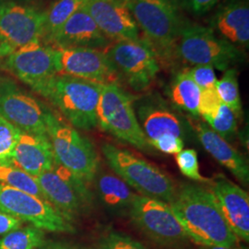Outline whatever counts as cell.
Here are the masks:
<instances>
[{
  "label": "cell",
  "instance_id": "cell-18",
  "mask_svg": "<svg viewBox=\"0 0 249 249\" xmlns=\"http://www.w3.org/2000/svg\"><path fill=\"white\" fill-rule=\"evenodd\" d=\"M139 123L151 144L162 136L184 138L186 124L183 118L158 95H149L138 103Z\"/></svg>",
  "mask_w": 249,
  "mask_h": 249
},
{
  "label": "cell",
  "instance_id": "cell-1",
  "mask_svg": "<svg viewBox=\"0 0 249 249\" xmlns=\"http://www.w3.org/2000/svg\"><path fill=\"white\" fill-rule=\"evenodd\" d=\"M189 239L203 247H234L238 238L223 218L213 193L207 187L184 184L169 203Z\"/></svg>",
  "mask_w": 249,
  "mask_h": 249
},
{
  "label": "cell",
  "instance_id": "cell-21",
  "mask_svg": "<svg viewBox=\"0 0 249 249\" xmlns=\"http://www.w3.org/2000/svg\"><path fill=\"white\" fill-rule=\"evenodd\" d=\"M213 31L237 47L249 45V5L248 0H228L211 19Z\"/></svg>",
  "mask_w": 249,
  "mask_h": 249
},
{
  "label": "cell",
  "instance_id": "cell-3",
  "mask_svg": "<svg viewBox=\"0 0 249 249\" xmlns=\"http://www.w3.org/2000/svg\"><path fill=\"white\" fill-rule=\"evenodd\" d=\"M103 85L55 74L36 89L53 105L74 128L91 130L97 126V107Z\"/></svg>",
  "mask_w": 249,
  "mask_h": 249
},
{
  "label": "cell",
  "instance_id": "cell-17",
  "mask_svg": "<svg viewBox=\"0 0 249 249\" xmlns=\"http://www.w3.org/2000/svg\"><path fill=\"white\" fill-rule=\"evenodd\" d=\"M228 226L235 236L249 241V196L239 186L219 176L210 180V188Z\"/></svg>",
  "mask_w": 249,
  "mask_h": 249
},
{
  "label": "cell",
  "instance_id": "cell-34",
  "mask_svg": "<svg viewBox=\"0 0 249 249\" xmlns=\"http://www.w3.org/2000/svg\"><path fill=\"white\" fill-rule=\"evenodd\" d=\"M222 101L215 88L201 90V95L198 105V116L206 120L211 117L218 110Z\"/></svg>",
  "mask_w": 249,
  "mask_h": 249
},
{
  "label": "cell",
  "instance_id": "cell-19",
  "mask_svg": "<svg viewBox=\"0 0 249 249\" xmlns=\"http://www.w3.org/2000/svg\"><path fill=\"white\" fill-rule=\"evenodd\" d=\"M112 43L83 7L63 24L48 45L53 48L86 47L106 50Z\"/></svg>",
  "mask_w": 249,
  "mask_h": 249
},
{
  "label": "cell",
  "instance_id": "cell-11",
  "mask_svg": "<svg viewBox=\"0 0 249 249\" xmlns=\"http://www.w3.org/2000/svg\"><path fill=\"white\" fill-rule=\"evenodd\" d=\"M0 211L43 231L71 233L72 223L47 200L12 187L0 186Z\"/></svg>",
  "mask_w": 249,
  "mask_h": 249
},
{
  "label": "cell",
  "instance_id": "cell-6",
  "mask_svg": "<svg viewBox=\"0 0 249 249\" xmlns=\"http://www.w3.org/2000/svg\"><path fill=\"white\" fill-rule=\"evenodd\" d=\"M96 115L97 125L104 131L141 151H151L135 114L133 100L119 85H103Z\"/></svg>",
  "mask_w": 249,
  "mask_h": 249
},
{
  "label": "cell",
  "instance_id": "cell-8",
  "mask_svg": "<svg viewBox=\"0 0 249 249\" xmlns=\"http://www.w3.org/2000/svg\"><path fill=\"white\" fill-rule=\"evenodd\" d=\"M127 212L134 225L158 245L178 249L190 241L169 204L164 201L135 194Z\"/></svg>",
  "mask_w": 249,
  "mask_h": 249
},
{
  "label": "cell",
  "instance_id": "cell-29",
  "mask_svg": "<svg viewBox=\"0 0 249 249\" xmlns=\"http://www.w3.org/2000/svg\"><path fill=\"white\" fill-rule=\"evenodd\" d=\"M214 132L224 140L231 139L237 128V116L231 108L221 104L213 116L205 120Z\"/></svg>",
  "mask_w": 249,
  "mask_h": 249
},
{
  "label": "cell",
  "instance_id": "cell-2",
  "mask_svg": "<svg viewBox=\"0 0 249 249\" xmlns=\"http://www.w3.org/2000/svg\"><path fill=\"white\" fill-rule=\"evenodd\" d=\"M127 6L159 63L173 65L178 59L179 39L189 22L179 0H127Z\"/></svg>",
  "mask_w": 249,
  "mask_h": 249
},
{
  "label": "cell",
  "instance_id": "cell-9",
  "mask_svg": "<svg viewBox=\"0 0 249 249\" xmlns=\"http://www.w3.org/2000/svg\"><path fill=\"white\" fill-rule=\"evenodd\" d=\"M121 80L136 91L148 89L160 71V63L144 38L114 42L104 50Z\"/></svg>",
  "mask_w": 249,
  "mask_h": 249
},
{
  "label": "cell",
  "instance_id": "cell-38",
  "mask_svg": "<svg viewBox=\"0 0 249 249\" xmlns=\"http://www.w3.org/2000/svg\"><path fill=\"white\" fill-rule=\"evenodd\" d=\"M39 249H89L61 242H45Z\"/></svg>",
  "mask_w": 249,
  "mask_h": 249
},
{
  "label": "cell",
  "instance_id": "cell-30",
  "mask_svg": "<svg viewBox=\"0 0 249 249\" xmlns=\"http://www.w3.org/2000/svg\"><path fill=\"white\" fill-rule=\"evenodd\" d=\"M176 160L180 172L187 178L196 182H210V179L204 178L199 173L197 153L193 149L182 150L176 154Z\"/></svg>",
  "mask_w": 249,
  "mask_h": 249
},
{
  "label": "cell",
  "instance_id": "cell-36",
  "mask_svg": "<svg viewBox=\"0 0 249 249\" xmlns=\"http://www.w3.org/2000/svg\"><path fill=\"white\" fill-rule=\"evenodd\" d=\"M219 0H179L181 8L193 15L201 16L209 12Z\"/></svg>",
  "mask_w": 249,
  "mask_h": 249
},
{
  "label": "cell",
  "instance_id": "cell-41",
  "mask_svg": "<svg viewBox=\"0 0 249 249\" xmlns=\"http://www.w3.org/2000/svg\"><path fill=\"white\" fill-rule=\"evenodd\" d=\"M0 68H1V61H0Z\"/></svg>",
  "mask_w": 249,
  "mask_h": 249
},
{
  "label": "cell",
  "instance_id": "cell-27",
  "mask_svg": "<svg viewBox=\"0 0 249 249\" xmlns=\"http://www.w3.org/2000/svg\"><path fill=\"white\" fill-rule=\"evenodd\" d=\"M45 243V231L29 225L5 233L0 238V249H39Z\"/></svg>",
  "mask_w": 249,
  "mask_h": 249
},
{
  "label": "cell",
  "instance_id": "cell-10",
  "mask_svg": "<svg viewBox=\"0 0 249 249\" xmlns=\"http://www.w3.org/2000/svg\"><path fill=\"white\" fill-rule=\"evenodd\" d=\"M36 179L45 200L71 223L91 205L92 196L88 184L56 163Z\"/></svg>",
  "mask_w": 249,
  "mask_h": 249
},
{
  "label": "cell",
  "instance_id": "cell-4",
  "mask_svg": "<svg viewBox=\"0 0 249 249\" xmlns=\"http://www.w3.org/2000/svg\"><path fill=\"white\" fill-rule=\"evenodd\" d=\"M45 123L54 162L90 183L98 171L97 151L89 140L47 108Z\"/></svg>",
  "mask_w": 249,
  "mask_h": 249
},
{
  "label": "cell",
  "instance_id": "cell-23",
  "mask_svg": "<svg viewBox=\"0 0 249 249\" xmlns=\"http://www.w3.org/2000/svg\"><path fill=\"white\" fill-rule=\"evenodd\" d=\"M95 178L97 193L105 206L113 212L128 211L135 196L129 186L121 178L109 173H101Z\"/></svg>",
  "mask_w": 249,
  "mask_h": 249
},
{
  "label": "cell",
  "instance_id": "cell-28",
  "mask_svg": "<svg viewBox=\"0 0 249 249\" xmlns=\"http://www.w3.org/2000/svg\"><path fill=\"white\" fill-rule=\"evenodd\" d=\"M215 89L222 103L231 108L236 114V116H238L242 111V103L237 79V71L231 68L225 71L223 78L220 80H217Z\"/></svg>",
  "mask_w": 249,
  "mask_h": 249
},
{
  "label": "cell",
  "instance_id": "cell-7",
  "mask_svg": "<svg viewBox=\"0 0 249 249\" xmlns=\"http://www.w3.org/2000/svg\"><path fill=\"white\" fill-rule=\"evenodd\" d=\"M177 54L190 65H210L222 71L245 58L239 47L216 36L213 29L190 22L182 32Z\"/></svg>",
  "mask_w": 249,
  "mask_h": 249
},
{
  "label": "cell",
  "instance_id": "cell-16",
  "mask_svg": "<svg viewBox=\"0 0 249 249\" xmlns=\"http://www.w3.org/2000/svg\"><path fill=\"white\" fill-rule=\"evenodd\" d=\"M84 8L111 42L140 38L127 0H88Z\"/></svg>",
  "mask_w": 249,
  "mask_h": 249
},
{
  "label": "cell",
  "instance_id": "cell-35",
  "mask_svg": "<svg viewBox=\"0 0 249 249\" xmlns=\"http://www.w3.org/2000/svg\"><path fill=\"white\" fill-rule=\"evenodd\" d=\"M151 146L166 154H178L184 149V141L177 136L166 135L151 142Z\"/></svg>",
  "mask_w": 249,
  "mask_h": 249
},
{
  "label": "cell",
  "instance_id": "cell-39",
  "mask_svg": "<svg viewBox=\"0 0 249 249\" xmlns=\"http://www.w3.org/2000/svg\"><path fill=\"white\" fill-rule=\"evenodd\" d=\"M204 249H245L240 248L239 246H234V247H219V246H215V247H204Z\"/></svg>",
  "mask_w": 249,
  "mask_h": 249
},
{
  "label": "cell",
  "instance_id": "cell-15",
  "mask_svg": "<svg viewBox=\"0 0 249 249\" xmlns=\"http://www.w3.org/2000/svg\"><path fill=\"white\" fill-rule=\"evenodd\" d=\"M1 68L10 72L32 89L56 74L53 49L42 41L19 48L3 59Z\"/></svg>",
  "mask_w": 249,
  "mask_h": 249
},
{
  "label": "cell",
  "instance_id": "cell-22",
  "mask_svg": "<svg viewBox=\"0 0 249 249\" xmlns=\"http://www.w3.org/2000/svg\"><path fill=\"white\" fill-rule=\"evenodd\" d=\"M194 129L198 141L206 151L215 160L240 181L248 185L249 182V166L247 160L226 140L220 137L204 123H196Z\"/></svg>",
  "mask_w": 249,
  "mask_h": 249
},
{
  "label": "cell",
  "instance_id": "cell-31",
  "mask_svg": "<svg viewBox=\"0 0 249 249\" xmlns=\"http://www.w3.org/2000/svg\"><path fill=\"white\" fill-rule=\"evenodd\" d=\"M18 132L19 129L0 115V160H10L18 142Z\"/></svg>",
  "mask_w": 249,
  "mask_h": 249
},
{
  "label": "cell",
  "instance_id": "cell-32",
  "mask_svg": "<svg viewBox=\"0 0 249 249\" xmlns=\"http://www.w3.org/2000/svg\"><path fill=\"white\" fill-rule=\"evenodd\" d=\"M100 249H149L123 233L111 231L103 239Z\"/></svg>",
  "mask_w": 249,
  "mask_h": 249
},
{
  "label": "cell",
  "instance_id": "cell-5",
  "mask_svg": "<svg viewBox=\"0 0 249 249\" xmlns=\"http://www.w3.org/2000/svg\"><path fill=\"white\" fill-rule=\"evenodd\" d=\"M107 164L128 186L142 196L159 199L169 204L177 192L174 181L161 170L132 152L110 143L102 146Z\"/></svg>",
  "mask_w": 249,
  "mask_h": 249
},
{
  "label": "cell",
  "instance_id": "cell-20",
  "mask_svg": "<svg viewBox=\"0 0 249 249\" xmlns=\"http://www.w3.org/2000/svg\"><path fill=\"white\" fill-rule=\"evenodd\" d=\"M10 160L34 178L52 169L55 163L48 136L22 130L18 132Z\"/></svg>",
  "mask_w": 249,
  "mask_h": 249
},
{
  "label": "cell",
  "instance_id": "cell-26",
  "mask_svg": "<svg viewBox=\"0 0 249 249\" xmlns=\"http://www.w3.org/2000/svg\"><path fill=\"white\" fill-rule=\"evenodd\" d=\"M0 186L16 188L45 199L36 178L10 160H0Z\"/></svg>",
  "mask_w": 249,
  "mask_h": 249
},
{
  "label": "cell",
  "instance_id": "cell-24",
  "mask_svg": "<svg viewBox=\"0 0 249 249\" xmlns=\"http://www.w3.org/2000/svg\"><path fill=\"white\" fill-rule=\"evenodd\" d=\"M201 89L192 80L188 70L178 72L171 83L169 96L172 103L191 116H198V105Z\"/></svg>",
  "mask_w": 249,
  "mask_h": 249
},
{
  "label": "cell",
  "instance_id": "cell-25",
  "mask_svg": "<svg viewBox=\"0 0 249 249\" xmlns=\"http://www.w3.org/2000/svg\"><path fill=\"white\" fill-rule=\"evenodd\" d=\"M88 0H56L44 12L42 42L48 45L63 24L82 9Z\"/></svg>",
  "mask_w": 249,
  "mask_h": 249
},
{
  "label": "cell",
  "instance_id": "cell-13",
  "mask_svg": "<svg viewBox=\"0 0 249 249\" xmlns=\"http://www.w3.org/2000/svg\"><path fill=\"white\" fill-rule=\"evenodd\" d=\"M53 49L55 71L58 75L71 76L102 85H118L121 80L104 50L86 47Z\"/></svg>",
  "mask_w": 249,
  "mask_h": 249
},
{
  "label": "cell",
  "instance_id": "cell-33",
  "mask_svg": "<svg viewBox=\"0 0 249 249\" xmlns=\"http://www.w3.org/2000/svg\"><path fill=\"white\" fill-rule=\"evenodd\" d=\"M188 73L201 90L215 88L218 80L213 67L210 65H196L188 69Z\"/></svg>",
  "mask_w": 249,
  "mask_h": 249
},
{
  "label": "cell",
  "instance_id": "cell-40",
  "mask_svg": "<svg viewBox=\"0 0 249 249\" xmlns=\"http://www.w3.org/2000/svg\"><path fill=\"white\" fill-rule=\"evenodd\" d=\"M8 2H15V0H0V5L4 4V3H8Z\"/></svg>",
  "mask_w": 249,
  "mask_h": 249
},
{
  "label": "cell",
  "instance_id": "cell-12",
  "mask_svg": "<svg viewBox=\"0 0 249 249\" xmlns=\"http://www.w3.org/2000/svg\"><path fill=\"white\" fill-rule=\"evenodd\" d=\"M44 12L17 2L0 5V59L42 41Z\"/></svg>",
  "mask_w": 249,
  "mask_h": 249
},
{
  "label": "cell",
  "instance_id": "cell-37",
  "mask_svg": "<svg viewBox=\"0 0 249 249\" xmlns=\"http://www.w3.org/2000/svg\"><path fill=\"white\" fill-rule=\"evenodd\" d=\"M22 222L0 211V234H5L21 226Z\"/></svg>",
  "mask_w": 249,
  "mask_h": 249
},
{
  "label": "cell",
  "instance_id": "cell-14",
  "mask_svg": "<svg viewBox=\"0 0 249 249\" xmlns=\"http://www.w3.org/2000/svg\"><path fill=\"white\" fill-rule=\"evenodd\" d=\"M47 107L11 79L0 76V115L19 130L47 135Z\"/></svg>",
  "mask_w": 249,
  "mask_h": 249
}]
</instances>
